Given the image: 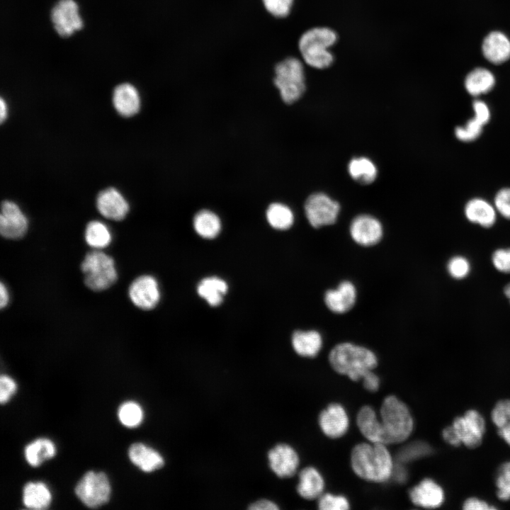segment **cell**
Returning <instances> with one entry per match:
<instances>
[{
    "label": "cell",
    "mask_w": 510,
    "mask_h": 510,
    "mask_svg": "<svg viewBox=\"0 0 510 510\" xmlns=\"http://www.w3.org/2000/svg\"><path fill=\"white\" fill-rule=\"evenodd\" d=\"M351 466L360 477L372 482H384L391 476L393 463L385 445L362 443L351 452Z\"/></svg>",
    "instance_id": "cell-1"
},
{
    "label": "cell",
    "mask_w": 510,
    "mask_h": 510,
    "mask_svg": "<svg viewBox=\"0 0 510 510\" xmlns=\"http://www.w3.org/2000/svg\"><path fill=\"white\" fill-rule=\"evenodd\" d=\"M329 360L335 371L356 381L363 379L378 364L371 351L351 343L336 345L331 351Z\"/></svg>",
    "instance_id": "cell-2"
},
{
    "label": "cell",
    "mask_w": 510,
    "mask_h": 510,
    "mask_svg": "<svg viewBox=\"0 0 510 510\" xmlns=\"http://www.w3.org/2000/svg\"><path fill=\"white\" fill-rule=\"evenodd\" d=\"M336 33L327 27H316L305 32L298 42L304 62L316 69H325L332 65L334 55L329 47L336 43Z\"/></svg>",
    "instance_id": "cell-3"
},
{
    "label": "cell",
    "mask_w": 510,
    "mask_h": 510,
    "mask_svg": "<svg viewBox=\"0 0 510 510\" xmlns=\"http://www.w3.org/2000/svg\"><path fill=\"white\" fill-rule=\"evenodd\" d=\"M380 424L385 445L405 441L413 429V419L406 404L395 396H388L380 409Z\"/></svg>",
    "instance_id": "cell-4"
},
{
    "label": "cell",
    "mask_w": 510,
    "mask_h": 510,
    "mask_svg": "<svg viewBox=\"0 0 510 510\" xmlns=\"http://www.w3.org/2000/svg\"><path fill=\"white\" fill-rule=\"evenodd\" d=\"M273 82L285 103L290 104L298 101L306 88L302 62L295 57H288L278 63Z\"/></svg>",
    "instance_id": "cell-5"
},
{
    "label": "cell",
    "mask_w": 510,
    "mask_h": 510,
    "mask_svg": "<svg viewBox=\"0 0 510 510\" xmlns=\"http://www.w3.org/2000/svg\"><path fill=\"white\" fill-rule=\"evenodd\" d=\"M81 269L85 285L94 291L108 289L118 278L114 260L101 251L89 252L81 263Z\"/></svg>",
    "instance_id": "cell-6"
},
{
    "label": "cell",
    "mask_w": 510,
    "mask_h": 510,
    "mask_svg": "<svg viewBox=\"0 0 510 510\" xmlns=\"http://www.w3.org/2000/svg\"><path fill=\"white\" fill-rule=\"evenodd\" d=\"M110 492L108 478L102 472H87L75 487L77 497L89 508H97L107 503Z\"/></svg>",
    "instance_id": "cell-7"
},
{
    "label": "cell",
    "mask_w": 510,
    "mask_h": 510,
    "mask_svg": "<svg viewBox=\"0 0 510 510\" xmlns=\"http://www.w3.org/2000/svg\"><path fill=\"white\" fill-rule=\"evenodd\" d=\"M339 204L324 193L310 196L305 204L306 217L310 224L318 228L334 224L339 212Z\"/></svg>",
    "instance_id": "cell-8"
},
{
    "label": "cell",
    "mask_w": 510,
    "mask_h": 510,
    "mask_svg": "<svg viewBox=\"0 0 510 510\" xmlns=\"http://www.w3.org/2000/svg\"><path fill=\"white\" fill-rule=\"evenodd\" d=\"M51 21L57 34L69 37L83 27L79 6L74 0H59L51 11Z\"/></svg>",
    "instance_id": "cell-9"
},
{
    "label": "cell",
    "mask_w": 510,
    "mask_h": 510,
    "mask_svg": "<svg viewBox=\"0 0 510 510\" xmlns=\"http://www.w3.org/2000/svg\"><path fill=\"white\" fill-rule=\"evenodd\" d=\"M452 426L460 443L467 447L476 448L482 443L485 431V422L476 410H468L463 416L455 418Z\"/></svg>",
    "instance_id": "cell-10"
},
{
    "label": "cell",
    "mask_w": 510,
    "mask_h": 510,
    "mask_svg": "<svg viewBox=\"0 0 510 510\" xmlns=\"http://www.w3.org/2000/svg\"><path fill=\"white\" fill-rule=\"evenodd\" d=\"M28 225L26 217L15 203L9 200L2 202L0 232L4 237L10 239H21L26 233Z\"/></svg>",
    "instance_id": "cell-11"
},
{
    "label": "cell",
    "mask_w": 510,
    "mask_h": 510,
    "mask_svg": "<svg viewBox=\"0 0 510 510\" xmlns=\"http://www.w3.org/2000/svg\"><path fill=\"white\" fill-rule=\"evenodd\" d=\"M128 295L132 302L142 310H151L159 302L158 283L151 276H141L130 284Z\"/></svg>",
    "instance_id": "cell-12"
},
{
    "label": "cell",
    "mask_w": 510,
    "mask_h": 510,
    "mask_svg": "<svg viewBox=\"0 0 510 510\" xmlns=\"http://www.w3.org/2000/svg\"><path fill=\"white\" fill-rule=\"evenodd\" d=\"M353 239L358 244L369 246L376 244L382 236V227L375 217L361 215L355 217L350 227Z\"/></svg>",
    "instance_id": "cell-13"
},
{
    "label": "cell",
    "mask_w": 510,
    "mask_h": 510,
    "mask_svg": "<svg viewBox=\"0 0 510 510\" xmlns=\"http://www.w3.org/2000/svg\"><path fill=\"white\" fill-rule=\"evenodd\" d=\"M271 470L280 477H292L298 468L299 458L296 452L287 444H278L268 453Z\"/></svg>",
    "instance_id": "cell-14"
},
{
    "label": "cell",
    "mask_w": 510,
    "mask_h": 510,
    "mask_svg": "<svg viewBox=\"0 0 510 510\" xmlns=\"http://www.w3.org/2000/svg\"><path fill=\"white\" fill-rule=\"evenodd\" d=\"M96 206L103 217L116 221L124 219L129 210L128 202L114 188H106L98 193Z\"/></svg>",
    "instance_id": "cell-15"
},
{
    "label": "cell",
    "mask_w": 510,
    "mask_h": 510,
    "mask_svg": "<svg viewBox=\"0 0 510 510\" xmlns=\"http://www.w3.org/2000/svg\"><path fill=\"white\" fill-rule=\"evenodd\" d=\"M322 431L329 437L343 436L348 426V419L344 407L339 404H331L323 410L319 417Z\"/></svg>",
    "instance_id": "cell-16"
},
{
    "label": "cell",
    "mask_w": 510,
    "mask_h": 510,
    "mask_svg": "<svg viewBox=\"0 0 510 510\" xmlns=\"http://www.w3.org/2000/svg\"><path fill=\"white\" fill-rule=\"evenodd\" d=\"M409 497L416 506L434 509L443 504L444 492L435 481L426 478L410 490Z\"/></svg>",
    "instance_id": "cell-17"
},
{
    "label": "cell",
    "mask_w": 510,
    "mask_h": 510,
    "mask_svg": "<svg viewBox=\"0 0 510 510\" xmlns=\"http://www.w3.org/2000/svg\"><path fill=\"white\" fill-rule=\"evenodd\" d=\"M482 51L489 62L502 64L510 58V40L502 32L492 31L484 38Z\"/></svg>",
    "instance_id": "cell-18"
},
{
    "label": "cell",
    "mask_w": 510,
    "mask_h": 510,
    "mask_svg": "<svg viewBox=\"0 0 510 510\" xmlns=\"http://www.w3.org/2000/svg\"><path fill=\"white\" fill-rule=\"evenodd\" d=\"M356 290L352 283L344 280L337 288L328 290L324 295L327 307L334 313H344L350 310L355 304Z\"/></svg>",
    "instance_id": "cell-19"
},
{
    "label": "cell",
    "mask_w": 510,
    "mask_h": 510,
    "mask_svg": "<svg viewBox=\"0 0 510 510\" xmlns=\"http://www.w3.org/2000/svg\"><path fill=\"white\" fill-rule=\"evenodd\" d=\"M113 102L118 113L124 117L135 115L140 108V98L137 90L128 83L119 84L115 88Z\"/></svg>",
    "instance_id": "cell-20"
},
{
    "label": "cell",
    "mask_w": 510,
    "mask_h": 510,
    "mask_svg": "<svg viewBox=\"0 0 510 510\" xmlns=\"http://www.w3.org/2000/svg\"><path fill=\"white\" fill-rule=\"evenodd\" d=\"M128 456L135 465L146 472L159 469L164 463L157 451L142 443H132L129 448Z\"/></svg>",
    "instance_id": "cell-21"
},
{
    "label": "cell",
    "mask_w": 510,
    "mask_h": 510,
    "mask_svg": "<svg viewBox=\"0 0 510 510\" xmlns=\"http://www.w3.org/2000/svg\"><path fill=\"white\" fill-rule=\"evenodd\" d=\"M465 215L470 222L486 228L493 226L497 219L495 208L482 198L470 200L465 207Z\"/></svg>",
    "instance_id": "cell-22"
},
{
    "label": "cell",
    "mask_w": 510,
    "mask_h": 510,
    "mask_svg": "<svg viewBox=\"0 0 510 510\" xmlns=\"http://www.w3.org/2000/svg\"><path fill=\"white\" fill-rule=\"evenodd\" d=\"M357 424L362 434L369 441L385 445L380 421L370 407L364 406L359 410L357 415Z\"/></svg>",
    "instance_id": "cell-23"
},
{
    "label": "cell",
    "mask_w": 510,
    "mask_h": 510,
    "mask_svg": "<svg viewBox=\"0 0 510 510\" xmlns=\"http://www.w3.org/2000/svg\"><path fill=\"white\" fill-rule=\"evenodd\" d=\"M297 490L307 499H314L321 496L324 489V480L319 472L314 468L308 467L299 474Z\"/></svg>",
    "instance_id": "cell-24"
},
{
    "label": "cell",
    "mask_w": 510,
    "mask_h": 510,
    "mask_svg": "<svg viewBox=\"0 0 510 510\" xmlns=\"http://www.w3.org/2000/svg\"><path fill=\"white\" fill-rule=\"evenodd\" d=\"M52 500V495L47 485L41 482H28L23 489L24 505L31 509H45Z\"/></svg>",
    "instance_id": "cell-25"
},
{
    "label": "cell",
    "mask_w": 510,
    "mask_h": 510,
    "mask_svg": "<svg viewBox=\"0 0 510 510\" xmlns=\"http://www.w3.org/2000/svg\"><path fill=\"white\" fill-rule=\"evenodd\" d=\"M292 345L297 353L305 357H314L322 345L320 334L314 330L296 331L292 336Z\"/></svg>",
    "instance_id": "cell-26"
},
{
    "label": "cell",
    "mask_w": 510,
    "mask_h": 510,
    "mask_svg": "<svg viewBox=\"0 0 510 510\" xmlns=\"http://www.w3.org/2000/svg\"><path fill=\"white\" fill-rule=\"evenodd\" d=\"M495 84V77L488 69L475 68L465 77V87L469 94L478 96L490 91Z\"/></svg>",
    "instance_id": "cell-27"
},
{
    "label": "cell",
    "mask_w": 510,
    "mask_h": 510,
    "mask_svg": "<svg viewBox=\"0 0 510 510\" xmlns=\"http://www.w3.org/2000/svg\"><path fill=\"white\" fill-rule=\"evenodd\" d=\"M56 453L55 446L52 441L41 438L28 444L24 449V455L28 463L37 467L45 460L50 459Z\"/></svg>",
    "instance_id": "cell-28"
},
{
    "label": "cell",
    "mask_w": 510,
    "mask_h": 510,
    "mask_svg": "<svg viewBox=\"0 0 510 510\" xmlns=\"http://www.w3.org/2000/svg\"><path fill=\"white\" fill-rule=\"evenodd\" d=\"M197 291L209 305L217 306L222 302V297L227 291V285L217 277H208L199 283Z\"/></svg>",
    "instance_id": "cell-29"
},
{
    "label": "cell",
    "mask_w": 510,
    "mask_h": 510,
    "mask_svg": "<svg viewBox=\"0 0 510 510\" xmlns=\"http://www.w3.org/2000/svg\"><path fill=\"white\" fill-rule=\"evenodd\" d=\"M193 227L200 237L212 239L220 233L221 222L220 218L214 212L203 210L195 215Z\"/></svg>",
    "instance_id": "cell-30"
},
{
    "label": "cell",
    "mask_w": 510,
    "mask_h": 510,
    "mask_svg": "<svg viewBox=\"0 0 510 510\" xmlns=\"http://www.w3.org/2000/svg\"><path fill=\"white\" fill-rule=\"evenodd\" d=\"M348 169L352 178L362 184L372 183L377 176V169L375 164L365 157L351 159Z\"/></svg>",
    "instance_id": "cell-31"
},
{
    "label": "cell",
    "mask_w": 510,
    "mask_h": 510,
    "mask_svg": "<svg viewBox=\"0 0 510 510\" xmlns=\"http://www.w3.org/2000/svg\"><path fill=\"white\" fill-rule=\"evenodd\" d=\"M111 234L106 225L99 221L90 222L85 230V239L91 247L101 249L111 242Z\"/></svg>",
    "instance_id": "cell-32"
},
{
    "label": "cell",
    "mask_w": 510,
    "mask_h": 510,
    "mask_svg": "<svg viewBox=\"0 0 510 510\" xmlns=\"http://www.w3.org/2000/svg\"><path fill=\"white\" fill-rule=\"evenodd\" d=\"M266 218L271 227L277 230H287L293 224L294 216L285 205L275 203L271 204L266 211Z\"/></svg>",
    "instance_id": "cell-33"
},
{
    "label": "cell",
    "mask_w": 510,
    "mask_h": 510,
    "mask_svg": "<svg viewBox=\"0 0 510 510\" xmlns=\"http://www.w3.org/2000/svg\"><path fill=\"white\" fill-rule=\"evenodd\" d=\"M118 415L123 425L134 428L141 424L143 419V411L137 403L126 402L119 407Z\"/></svg>",
    "instance_id": "cell-34"
},
{
    "label": "cell",
    "mask_w": 510,
    "mask_h": 510,
    "mask_svg": "<svg viewBox=\"0 0 510 510\" xmlns=\"http://www.w3.org/2000/svg\"><path fill=\"white\" fill-rule=\"evenodd\" d=\"M497 496L502 500L510 499V462L502 464L497 474Z\"/></svg>",
    "instance_id": "cell-35"
},
{
    "label": "cell",
    "mask_w": 510,
    "mask_h": 510,
    "mask_svg": "<svg viewBox=\"0 0 510 510\" xmlns=\"http://www.w3.org/2000/svg\"><path fill=\"white\" fill-rule=\"evenodd\" d=\"M482 128L483 125L472 118L467 122L465 126L457 127L455 129V135L462 142H472L481 135Z\"/></svg>",
    "instance_id": "cell-36"
},
{
    "label": "cell",
    "mask_w": 510,
    "mask_h": 510,
    "mask_svg": "<svg viewBox=\"0 0 510 510\" xmlns=\"http://www.w3.org/2000/svg\"><path fill=\"white\" fill-rule=\"evenodd\" d=\"M450 276L458 280L465 278L470 273V265L468 260L461 256L452 257L447 264Z\"/></svg>",
    "instance_id": "cell-37"
},
{
    "label": "cell",
    "mask_w": 510,
    "mask_h": 510,
    "mask_svg": "<svg viewBox=\"0 0 510 510\" xmlns=\"http://www.w3.org/2000/svg\"><path fill=\"white\" fill-rule=\"evenodd\" d=\"M294 0H262L266 11L277 18L288 16Z\"/></svg>",
    "instance_id": "cell-38"
},
{
    "label": "cell",
    "mask_w": 510,
    "mask_h": 510,
    "mask_svg": "<svg viewBox=\"0 0 510 510\" xmlns=\"http://www.w3.org/2000/svg\"><path fill=\"white\" fill-rule=\"evenodd\" d=\"M493 423L499 429L510 421V400H504L498 402L492 412Z\"/></svg>",
    "instance_id": "cell-39"
},
{
    "label": "cell",
    "mask_w": 510,
    "mask_h": 510,
    "mask_svg": "<svg viewBox=\"0 0 510 510\" xmlns=\"http://www.w3.org/2000/svg\"><path fill=\"white\" fill-rule=\"evenodd\" d=\"M319 508L322 510H345L349 508V504L344 497L326 494L320 497Z\"/></svg>",
    "instance_id": "cell-40"
},
{
    "label": "cell",
    "mask_w": 510,
    "mask_h": 510,
    "mask_svg": "<svg viewBox=\"0 0 510 510\" xmlns=\"http://www.w3.org/2000/svg\"><path fill=\"white\" fill-rule=\"evenodd\" d=\"M494 208L504 217L510 220V188L499 190L494 197Z\"/></svg>",
    "instance_id": "cell-41"
},
{
    "label": "cell",
    "mask_w": 510,
    "mask_h": 510,
    "mask_svg": "<svg viewBox=\"0 0 510 510\" xmlns=\"http://www.w3.org/2000/svg\"><path fill=\"white\" fill-rule=\"evenodd\" d=\"M431 453V448L423 442H416L409 445L401 453V458L404 461H409L421 458Z\"/></svg>",
    "instance_id": "cell-42"
},
{
    "label": "cell",
    "mask_w": 510,
    "mask_h": 510,
    "mask_svg": "<svg viewBox=\"0 0 510 510\" xmlns=\"http://www.w3.org/2000/svg\"><path fill=\"white\" fill-rule=\"evenodd\" d=\"M494 268L504 273H510V248L497 249L492 254Z\"/></svg>",
    "instance_id": "cell-43"
},
{
    "label": "cell",
    "mask_w": 510,
    "mask_h": 510,
    "mask_svg": "<svg viewBox=\"0 0 510 510\" xmlns=\"http://www.w3.org/2000/svg\"><path fill=\"white\" fill-rule=\"evenodd\" d=\"M16 384L11 378L6 375H1L0 378L1 404L6 403L16 392Z\"/></svg>",
    "instance_id": "cell-44"
},
{
    "label": "cell",
    "mask_w": 510,
    "mask_h": 510,
    "mask_svg": "<svg viewBox=\"0 0 510 510\" xmlns=\"http://www.w3.org/2000/svg\"><path fill=\"white\" fill-rule=\"evenodd\" d=\"M472 108L475 118L483 126L490 120V110L488 106L482 101L476 100L473 102Z\"/></svg>",
    "instance_id": "cell-45"
},
{
    "label": "cell",
    "mask_w": 510,
    "mask_h": 510,
    "mask_svg": "<svg viewBox=\"0 0 510 510\" xmlns=\"http://www.w3.org/2000/svg\"><path fill=\"white\" fill-rule=\"evenodd\" d=\"M463 509L466 510L494 509L487 502L477 498H469L463 504Z\"/></svg>",
    "instance_id": "cell-46"
},
{
    "label": "cell",
    "mask_w": 510,
    "mask_h": 510,
    "mask_svg": "<svg viewBox=\"0 0 510 510\" xmlns=\"http://www.w3.org/2000/svg\"><path fill=\"white\" fill-rule=\"evenodd\" d=\"M363 386L369 391H376L379 387L380 380L372 371L363 378Z\"/></svg>",
    "instance_id": "cell-47"
},
{
    "label": "cell",
    "mask_w": 510,
    "mask_h": 510,
    "mask_svg": "<svg viewBox=\"0 0 510 510\" xmlns=\"http://www.w3.org/2000/svg\"><path fill=\"white\" fill-rule=\"evenodd\" d=\"M442 435L443 439L451 446H458L461 444L452 425L445 428Z\"/></svg>",
    "instance_id": "cell-48"
},
{
    "label": "cell",
    "mask_w": 510,
    "mask_h": 510,
    "mask_svg": "<svg viewBox=\"0 0 510 510\" xmlns=\"http://www.w3.org/2000/svg\"><path fill=\"white\" fill-rule=\"evenodd\" d=\"M249 509L251 510H276L278 507L273 502L262 499L251 504L249 506Z\"/></svg>",
    "instance_id": "cell-49"
},
{
    "label": "cell",
    "mask_w": 510,
    "mask_h": 510,
    "mask_svg": "<svg viewBox=\"0 0 510 510\" xmlns=\"http://www.w3.org/2000/svg\"><path fill=\"white\" fill-rule=\"evenodd\" d=\"M0 307L1 308H4L8 302L9 296L8 290L3 283L0 284Z\"/></svg>",
    "instance_id": "cell-50"
},
{
    "label": "cell",
    "mask_w": 510,
    "mask_h": 510,
    "mask_svg": "<svg viewBox=\"0 0 510 510\" xmlns=\"http://www.w3.org/2000/svg\"><path fill=\"white\" fill-rule=\"evenodd\" d=\"M498 434L510 446V421L498 429Z\"/></svg>",
    "instance_id": "cell-51"
},
{
    "label": "cell",
    "mask_w": 510,
    "mask_h": 510,
    "mask_svg": "<svg viewBox=\"0 0 510 510\" xmlns=\"http://www.w3.org/2000/svg\"><path fill=\"white\" fill-rule=\"evenodd\" d=\"M0 106H1L0 120H1V123H3V121L6 119V115H7L6 104L5 101L3 100V98H1Z\"/></svg>",
    "instance_id": "cell-52"
},
{
    "label": "cell",
    "mask_w": 510,
    "mask_h": 510,
    "mask_svg": "<svg viewBox=\"0 0 510 510\" xmlns=\"http://www.w3.org/2000/svg\"><path fill=\"white\" fill-rule=\"evenodd\" d=\"M504 292L506 297L509 299V302H510V283H508L504 287Z\"/></svg>",
    "instance_id": "cell-53"
}]
</instances>
